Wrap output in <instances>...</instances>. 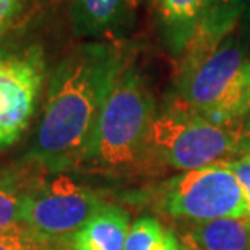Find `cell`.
<instances>
[{
    "label": "cell",
    "mask_w": 250,
    "mask_h": 250,
    "mask_svg": "<svg viewBox=\"0 0 250 250\" xmlns=\"http://www.w3.org/2000/svg\"><path fill=\"white\" fill-rule=\"evenodd\" d=\"M104 205L96 192L63 172L51 179L36 176L23 207L21 223L38 239L54 246L68 242Z\"/></svg>",
    "instance_id": "5b68a950"
},
{
    "label": "cell",
    "mask_w": 250,
    "mask_h": 250,
    "mask_svg": "<svg viewBox=\"0 0 250 250\" xmlns=\"http://www.w3.org/2000/svg\"><path fill=\"white\" fill-rule=\"evenodd\" d=\"M156 101L142 73L127 65L109 93L80 167L117 172L146 166Z\"/></svg>",
    "instance_id": "3957f363"
},
{
    "label": "cell",
    "mask_w": 250,
    "mask_h": 250,
    "mask_svg": "<svg viewBox=\"0 0 250 250\" xmlns=\"http://www.w3.org/2000/svg\"><path fill=\"white\" fill-rule=\"evenodd\" d=\"M249 8L250 0H211L208 12L197 31V36L186 54H202L213 49L228 34L234 33Z\"/></svg>",
    "instance_id": "8fae6325"
},
{
    "label": "cell",
    "mask_w": 250,
    "mask_h": 250,
    "mask_svg": "<svg viewBox=\"0 0 250 250\" xmlns=\"http://www.w3.org/2000/svg\"><path fill=\"white\" fill-rule=\"evenodd\" d=\"M133 2H135V3H137V2H138V0H133Z\"/></svg>",
    "instance_id": "44dd1931"
},
{
    "label": "cell",
    "mask_w": 250,
    "mask_h": 250,
    "mask_svg": "<svg viewBox=\"0 0 250 250\" xmlns=\"http://www.w3.org/2000/svg\"><path fill=\"white\" fill-rule=\"evenodd\" d=\"M163 207L186 221L250 218L246 197L228 161L184 172L167 182Z\"/></svg>",
    "instance_id": "8992f818"
},
{
    "label": "cell",
    "mask_w": 250,
    "mask_h": 250,
    "mask_svg": "<svg viewBox=\"0 0 250 250\" xmlns=\"http://www.w3.org/2000/svg\"><path fill=\"white\" fill-rule=\"evenodd\" d=\"M133 0H75L73 24L82 36H101L117 29Z\"/></svg>",
    "instance_id": "7c38bea8"
},
{
    "label": "cell",
    "mask_w": 250,
    "mask_h": 250,
    "mask_svg": "<svg viewBox=\"0 0 250 250\" xmlns=\"http://www.w3.org/2000/svg\"><path fill=\"white\" fill-rule=\"evenodd\" d=\"M36 176L28 167L0 169V234L21 228L23 207Z\"/></svg>",
    "instance_id": "4fadbf2b"
},
{
    "label": "cell",
    "mask_w": 250,
    "mask_h": 250,
    "mask_svg": "<svg viewBox=\"0 0 250 250\" xmlns=\"http://www.w3.org/2000/svg\"><path fill=\"white\" fill-rule=\"evenodd\" d=\"M124 250H182L181 241L172 229L149 216L130 224Z\"/></svg>",
    "instance_id": "5bb4252c"
},
{
    "label": "cell",
    "mask_w": 250,
    "mask_h": 250,
    "mask_svg": "<svg viewBox=\"0 0 250 250\" xmlns=\"http://www.w3.org/2000/svg\"><path fill=\"white\" fill-rule=\"evenodd\" d=\"M244 127H246L249 132H250V119H247V122H246V125H244Z\"/></svg>",
    "instance_id": "ffe728a7"
},
{
    "label": "cell",
    "mask_w": 250,
    "mask_h": 250,
    "mask_svg": "<svg viewBox=\"0 0 250 250\" xmlns=\"http://www.w3.org/2000/svg\"><path fill=\"white\" fill-rule=\"evenodd\" d=\"M237 34L250 49V8L244 13L242 20L239 21V33Z\"/></svg>",
    "instance_id": "d6986e66"
},
{
    "label": "cell",
    "mask_w": 250,
    "mask_h": 250,
    "mask_svg": "<svg viewBox=\"0 0 250 250\" xmlns=\"http://www.w3.org/2000/svg\"><path fill=\"white\" fill-rule=\"evenodd\" d=\"M242 109L244 116L247 117L250 114V57L242 73Z\"/></svg>",
    "instance_id": "ac0fdd59"
},
{
    "label": "cell",
    "mask_w": 250,
    "mask_h": 250,
    "mask_svg": "<svg viewBox=\"0 0 250 250\" xmlns=\"http://www.w3.org/2000/svg\"><path fill=\"white\" fill-rule=\"evenodd\" d=\"M26 0H0V34H2L23 12Z\"/></svg>",
    "instance_id": "e0dca14e"
},
{
    "label": "cell",
    "mask_w": 250,
    "mask_h": 250,
    "mask_svg": "<svg viewBox=\"0 0 250 250\" xmlns=\"http://www.w3.org/2000/svg\"><path fill=\"white\" fill-rule=\"evenodd\" d=\"M54 246L38 239L26 228H17L0 234V250H52Z\"/></svg>",
    "instance_id": "9a60e30c"
},
{
    "label": "cell",
    "mask_w": 250,
    "mask_h": 250,
    "mask_svg": "<svg viewBox=\"0 0 250 250\" xmlns=\"http://www.w3.org/2000/svg\"><path fill=\"white\" fill-rule=\"evenodd\" d=\"M181 242L187 250H250V218L190 221Z\"/></svg>",
    "instance_id": "9c48e42d"
},
{
    "label": "cell",
    "mask_w": 250,
    "mask_h": 250,
    "mask_svg": "<svg viewBox=\"0 0 250 250\" xmlns=\"http://www.w3.org/2000/svg\"><path fill=\"white\" fill-rule=\"evenodd\" d=\"M127 65V52L117 44L84 42L70 51L49 77L26 163L51 174L80 167L104 103Z\"/></svg>",
    "instance_id": "6da1fadb"
},
{
    "label": "cell",
    "mask_w": 250,
    "mask_h": 250,
    "mask_svg": "<svg viewBox=\"0 0 250 250\" xmlns=\"http://www.w3.org/2000/svg\"><path fill=\"white\" fill-rule=\"evenodd\" d=\"M52 250H56V249H52Z\"/></svg>",
    "instance_id": "7402d4cb"
},
{
    "label": "cell",
    "mask_w": 250,
    "mask_h": 250,
    "mask_svg": "<svg viewBox=\"0 0 250 250\" xmlns=\"http://www.w3.org/2000/svg\"><path fill=\"white\" fill-rule=\"evenodd\" d=\"M130 229L127 211L116 205H104L72 237L70 250H124Z\"/></svg>",
    "instance_id": "30bf717a"
},
{
    "label": "cell",
    "mask_w": 250,
    "mask_h": 250,
    "mask_svg": "<svg viewBox=\"0 0 250 250\" xmlns=\"http://www.w3.org/2000/svg\"><path fill=\"white\" fill-rule=\"evenodd\" d=\"M249 46L237 33L228 34L213 49L186 54L163 107L192 114L214 124H239L242 109V73Z\"/></svg>",
    "instance_id": "7a4b0ae2"
},
{
    "label": "cell",
    "mask_w": 250,
    "mask_h": 250,
    "mask_svg": "<svg viewBox=\"0 0 250 250\" xmlns=\"http://www.w3.org/2000/svg\"><path fill=\"white\" fill-rule=\"evenodd\" d=\"M228 163H229V167L232 169L234 176L237 177L239 184H241V188L244 192V197H246V203L250 213V153L244 154V156H239L234 159V161H228Z\"/></svg>",
    "instance_id": "2e32d148"
},
{
    "label": "cell",
    "mask_w": 250,
    "mask_h": 250,
    "mask_svg": "<svg viewBox=\"0 0 250 250\" xmlns=\"http://www.w3.org/2000/svg\"><path fill=\"white\" fill-rule=\"evenodd\" d=\"M211 0H156V28L164 49L182 59L197 36Z\"/></svg>",
    "instance_id": "ba28073f"
},
{
    "label": "cell",
    "mask_w": 250,
    "mask_h": 250,
    "mask_svg": "<svg viewBox=\"0 0 250 250\" xmlns=\"http://www.w3.org/2000/svg\"><path fill=\"white\" fill-rule=\"evenodd\" d=\"M250 153V132L239 124H214L161 107L148 137L146 166L195 171Z\"/></svg>",
    "instance_id": "277c9868"
},
{
    "label": "cell",
    "mask_w": 250,
    "mask_h": 250,
    "mask_svg": "<svg viewBox=\"0 0 250 250\" xmlns=\"http://www.w3.org/2000/svg\"><path fill=\"white\" fill-rule=\"evenodd\" d=\"M46 63L39 47L0 54V149L26 130L41 94Z\"/></svg>",
    "instance_id": "52a82bcc"
}]
</instances>
